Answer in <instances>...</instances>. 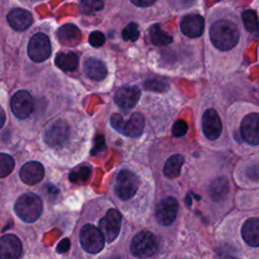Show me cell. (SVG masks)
Returning <instances> with one entry per match:
<instances>
[{
  "instance_id": "cell-13",
  "label": "cell",
  "mask_w": 259,
  "mask_h": 259,
  "mask_svg": "<svg viewBox=\"0 0 259 259\" xmlns=\"http://www.w3.org/2000/svg\"><path fill=\"white\" fill-rule=\"evenodd\" d=\"M201 125L203 134L208 140L214 141L220 138L223 131L222 121L213 108H208L204 111L201 118Z\"/></svg>"
},
{
  "instance_id": "cell-32",
  "label": "cell",
  "mask_w": 259,
  "mask_h": 259,
  "mask_svg": "<svg viewBox=\"0 0 259 259\" xmlns=\"http://www.w3.org/2000/svg\"><path fill=\"white\" fill-rule=\"evenodd\" d=\"M159 0H128L130 5L133 8H137L139 10H147L150 8H154L158 4Z\"/></svg>"
},
{
  "instance_id": "cell-3",
  "label": "cell",
  "mask_w": 259,
  "mask_h": 259,
  "mask_svg": "<svg viewBox=\"0 0 259 259\" xmlns=\"http://www.w3.org/2000/svg\"><path fill=\"white\" fill-rule=\"evenodd\" d=\"M140 185L139 177L130 170H121L115 179L114 190L121 200H130L135 196Z\"/></svg>"
},
{
  "instance_id": "cell-1",
  "label": "cell",
  "mask_w": 259,
  "mask_h": 259,
  "mask_svg": "<svg viewBox=\"0 0 259 259\" xmlns=\"http://www.w3.org/2000/svg\"><path fill=\"white\" fill-rule=\"evenodd\" d=\"M14 209L20 220L26 223H32L40 217L42 202L36 194L24 193L17 198Z\"/></svg>"
},
{
  "instance_id": "cell-18",
  "label": "cell",
  "mask_w": 259,
  "mask_h": 259,
  "mask_svg": "<svg viewBox=\"0 0 259 259\" xmlns=\"http://www.w3.org/2000/svg\"><path fill=\"white\" fill-rule=\"evenodd\" d=\"M244 241L251 247H259V219H248L241 230Z\"/></svg>"
},
{
  "instance_id": "cell-23",
  "label": "cell",
  "mask_w": 259,
  "mask_h": 259,
  "mask_svg": "<svg viewBox=\"0 0 259 259\" xmlns=\"http://www.w3.org/2000/svg\"><path fill=\"white\" fill-rule=\"evenodd\" d=\"M183 162H184V158L181 155L176 154L171 156L164 165V169H163L164 175L168 178H176L180 174V170Z\"/></svg>"
},
{
  "instance_id": "cell-5",
  "label": "cell",
  "mask_w": 259,
  "mask_h": 259,
  "mask_svg": "<svg viewBox=\"0 0 259 259\" xmlns=\"http://www.w3.org/2000/svg\"><path fill=\"white\" fill-rule=\"evenodd\" d=\"M104 237L101 231L93 225H85L80 232L82 248L91 254L100 252L104 247Z\"/></svg>"
},
{
  "instance_id": "cell-6",
  "label": "cell",
  "mask_w": 259,
  "mask_h": 259,
  "mask_svg": "<svg viewBox=\"0 0 259 259\" xmlns=\"http://www.w3.org/2000/svg\"><path fill=\"white\" fill-rule=\"evenodd\" d=\"M70 127L64 120H56L50 123L45 131V142L52 148H61L69 138Z\"/></svg>"
},
{
  "instance_id": "cell-30",
  "label": "cell",
  "mask_w": 259,
  "mask_h": 259,
  "mask_svg": "<svg viewBox=\"0 0 259 259\" xmlns=\"http://www.w3.org/2000/svg\"><path fill=\"white\" fill-rule=\"evenodd\" d=\"M90 174H91L90 167H81V168L71 172L69 178H70L71 182H83L89 178Z\"/></svg>"
},
{
  "instance_id": "cell-8",
  "label": "cell",
  "mask_w": 259,
  "mask_h": 259,
  "mask_svg": "<svg viewBox=\"0 0 259 259\" xmlns=\"http://www.w3.org/2000/svg\"><path fill=\"white\" fill-rule=\"evenodd\" d=\"M179 28L181 33L189 38L199 37L205 28L204 17L199 13L184 14L180 19Z\"/></svg>"
},
{
  "instance_id": "cell-4",
  "label": "cell",
  "mask_w": 259,
  "mask_h": 259,
  "mask_svg": "<svg viewBox=\"0 0 259 259\" xmlns=\"http://www.w3.org/2000/svg\"><path fill=\"white\" fill-rule=\"evenodd\" d=\"M157 240L155 236L148 232L142 231L138 233L132 240L131 251L138 258H149L157 251Z\"/></svg>"
},
{
  "instance_id": "cell-25",
  "label": "cell",
  "mask_w": 259,
  "mask_h": 259,
  "mask_svg": "<svg viewBox=\"0 0 259 259\" xmlns=\"http://www.w3.org/2000/svg\"><path fill=\"white\" fill-rule=\"evenodd\" d=\"M229 183L226 178L220 177L212 181L210 185V195L214 200L224 199L229 193Z\"/></svg>"
},
{
  "instance_id": "cell-35",
  "label": "cell",
  "mask_w": 259,
  "mask_h": 259,
  "mask_svg": "<svg viewBox=\"0 0 259 259\" xmlns=\"http://www.w3.org/2000/svg\"><path fill=\"white\" fill-rule=\"evenodd\" d=\"M69 249H70V241H69V239H67V238H65V239H63L62 241H60V243L58 244V246H57V248H56L57 252L60 253V254L66 253Z\"/></svg>"
},
{
  "instance_id": "cell-20",
  "label": "cell",
  "mask_w": 259,
  "mask_h": 259,
  "mask_svg": "<svg viewBox=\"0 0 259 259\" xmlns=\"http://www.w3.org/2000/svg\"><path fill=\"white\" fill-rule=\"evenodd\" d=\"M84 71L86 75L94 81H101L107 75V68L105 64L95 58H89L85 61Z\"/></svg>"
},
{
  "instance_id": "cell-15",
  "label": "cell",
  "mask_w": 259,
  "mask_h": 259,
  "mask_svg": "<svg viewBox=\"0 0 259 259\" xmlns=\"http://www.w3.org/2000/svg\"><path fill=\"white\" fill-rule=\"evenodd\" d=\"M22 246L14 235H5L0 238V258L15 259L21 255Z\"/></svg>"
},
{
  "instance_id": "cell-9",
  "label": "cell",
  "mask_w": 259,
  "mask_h": 259,
  "mask_svg": "<svg viewBox=\"0 0 259 259\" xmlns=\"http://www.w3.org/2000/svg\"><path fill=\"white\" fill-rule=\"evenodd\" d=\"M121 214L114 208L109 209L99 221V230L107 243L113 242L120 231Z\"/></svg>"
},
{
  "instance_id": "cell-7",
  "label": "cell",
  "mask_w": 259,
  "mask_h": 259,
  "mask_svg": "<svg viewBox=\"0 0 259 259\" xmlns=\"http://www.w3.org/2000/svg\"><path fill=\"white\" fill-rule=\"evenodd\" d=\"M51 42L47 34L35 33L29 40L27 53L29 58L36 63L46 61L51 56Z\"/></svg>"
},
{
  "instance_id": "cell-10",
  "label": "cell",
  "mask_w": 259,
  "mask_h": 259,
  "mask_svg": "<svg viewBox=\"0 0 259 259\" xmlns=\"http://www.w3.org/2000/svg\"><path fill=\"white\" fill-rule=\"evenodd\" d=\"M13 114L20 119H24L30 115L33 110V99L31 95L24 90L17 91L10 102Z\"/></svg>"
},
{
  "instance_id": "cell-29",
  "label": "cell",
  "mask_w": 259,
  "mask_h": 259,
  "mask_svg": "<svg viewBox=\"0 0 259 259\" xmlns=\"http://www.w3.org/2000/svg\"><path fill=\"white\" fill-rule=\"evenodd\" d=\"M197 2L198 0H167V3L169 4L170 8L176 11H183L192 8L196 5Z\"/></svg>"
},
{
  "instance_id": "cell-12",
  "label": "cell",
  "mask_w": 259,
  "mask_h": 259,
  "mask_svg": "<svg viewBox=\"0 0 259 259\" xmlns=\"http://www.w3.org/2000/svg\"><path fill=\"white\" fill-rule=\"evenodd\" d=\"M178 211V201L172 196H167L163 198L156 206L155 215L159 224L163 226L171 225Z\"/></svg>"
},
{
  "instance_id": "cell-24",
  "label": "cell",
  "mask_w": 259,
  "mask_h": 259,
  "mask_svg": "<svg viewBox=\"0 0 259 259\" xmlns=\"http://www.w3.org/2000/svg\"><path fill=\"white\" fill-rule=\"evenodd\" d=\"M240 17L244 28L248 32H256L259 29V18L255 10L246 9L241 13Z\"/></svg>"
},
{
  "instance_id": "cell-19",
  "label": "cell",
  "mask_w": 259,
  "mask_h": 259,
  "mask_svg": "<svg viewBox=\"0 0 259 259\" xmlns=\"http://www.w3.org/2000/svg\"><path fill=\"white\" fill-rule=\"evenodd\" d=\"M57 36L61 44L72 47L76 46L81 40V31L76 25L72 23H67L62 25L58 29Z\"/></svg>"
},
{
  "instance_id": "cell-27",
  "label": "cell",
  "mask_w": 259,
  "mask_h": 259,
  "mask_svg": "<svg viewBox=\"0 0 259 259\" xmlns=\"http://www.w3.org/2000/svg\"><path fill=\"white\" fill-rule=\"evenodd\" d=\"M14 168L13 158L5 153H0V178L6 177Z\"/></svg>"
},
{
  "instance_id": "cell-26",
  "label": "cell",
  "mask_w": 259,
  "mask_h": 259,
  "mask_svg": "<svg viewBox=\"0 0 259 259\" xmlns=\"http://www.w3.org/2000/svg\"><path fill=\"white\" fill-rule=\"evenodd\" d=\"M104 8L102 0H80V9L84 14H92Z\"/></svg>"
},
{
  "instance_id": "cell-11",
  "label": "cell",
  "mask_w": 259,
  "mask_h": 259,
  "mask_svg": "<svg viewBox=\"0 0 259 259\" xmlns=\"http://www.w3.org/2000/svg\"><path fill=\"white\" fill-rule=\"evenodd\" d=\"M240 133L243 140L249 145H259V113L247 114L241 121Z\"/></svg>"
},
{
  "instance_id": "cell-2",
  "label": "cell",
  "mask_w": 259,
  "mask_h": 259,
  "mask_svg": "<svg viewBox=\"0 0 259 259\" xmlns=\"http://www.w3.org/2000/svg\"><path fill=\"white\" fill-rule=\"evenodd\" d=\"M110 124L123 136L128 138H139L143 134L145 119L139 112L133 113L127 120H124L119 113H114L110 117Z\"/></svg>"
},
{
  "instance_id": "cell-17",
  "label": "cell",
  "mask_w": 259,
  "mask_h": 259,
  "mask_svg": "<svg viewBox=\"0 0 259 259\" xmlns=\"http://www.w3.org/2000/svg\"><path fill=\"white\" fill-rule=\"evenodd\" d=\"M7 21L15 30H24L31 24L32 16L25 9L15 8L7 14Z\"/></svg>"
},
{
  "instance_id": "cell-33",
  "label": "cell",
  "mask_w": 259,
  "mask_h": 259,
  "mask_svg": "<svg viewBox=\"0 0 259 259\" xmlns=\"http://www.w3.org/2000/svg\"><path fill=\"white\" fill-rule=\"evenodd\" d=\"M188 130V125L187 122L183 119H178L177 121H175V123L173 124L172 127V135L176 138H180L183 137Z\"/></svg>"
},
{
  "instance_id": "cell-37",
  "label": "cell",
  "mask_w": 259,
  "mask_h": 259,
  "mask_svg": "<svg viewBox=\"0 0 259 259\" xmlns=\"http://www.w3.org/2000/svg\"><path fill=\"white\" fill-rule=\"evenodd\" d=\"M4 122H5V113L3 109L0 107V128L3 126Z\"/></svg>"
},
{
  "instance_id": "cell-36",
  "label": "cell",
  "mask_w": 259,
  "mask_h": 259,
  "mask_svg": "<svg viewBox=\"0 0 259 259\" xmlns=\"http://www.w3.org/2000/svg\"><path fill=\"white\" fill-rule=\"evenodd\" d=\"M105 144H104V139L102 136H98L96 137V140H95V147L94 149L92 150V154H95L99 151H101L103 148H104Z\"/></svg>"
},
{
  "instance_id": "cell-16",
  "label": "cell",
  "mask_w": 259,
  "mask_h": 259,
  "mask_svg": "<svg viewBox=\"0 0 259 259\" xmlns=\"http://www.w3.org/2000/svg\"><path fill=\"white\" fill-rule=\"evenodd\" d=\"M44 174L45 171L42 165L36 161H29L25 163L19 171V176L21 180L28 185L38 183L42 179Z\"/></svg>"
},
{
  "instance_id": "cell-31",
  "label": "cell",
  "mask_w": 259,
  "mask_h": 259,
  "mask_svg": "<svg viewBox=\"0 0 259 259\" xmlns=\"http://www.w3.org/2000/svg\"><path fill=\"white\" fill-rule=\"evenodd\" d=\"M145 87L147 90H152V91H159L163 92L167 90L168 84L164 80L160 79H151L145 82Z\"/></svg>"
},
{
  "instance_id": "cell-21",
  "label": "cell",
  "mask_w": 259,
  "mask_h": 259,
  "mask_svg": "<svg viewBox=\"0 0 259 259\" xmlns=\"http://www.w3.org/2000/svg\"><path fill=\"white\" fill-rule=\"evenodd\" d=\"M56 65L63 71H74L79 63L78 56L73 52L59 53L55 59Z\"/></svg>"
},
{
  "instance_id": "cell-22",
  "label": "cell",
  "mask_w": 259,
  "mask_h": 259,
  "mask_svg": "<svg viewBox=\"0 0 259 259\" xmlns=\"http://www.w3.org/2000/svg\"><path fill=\"white\" fill-rule=\"evenodd\" d=\"M149 34H150L152 44L158 47L168 46L173 41L172 35H170L168 32L163 30L159 23H155L150 27Z\"/></svg>"
},
{
  "instance_id": "cell-34",
  "label": "cell",
  "mask_w": 259,
  "mask_h": 259,
  "mask_svg": "<svg viewBox=\"0 0 259 259\" xmlns=\"http://www.w3.org/2000/svg\"><path fill=\"white\" fill-rule=\"evenodd\" d=\"M88 40H89V44L92 47L99 48V47H101L105 42V36H104V34L101 31L95 30V31H92L89 34Z\"/></svg>"
},
{
  "instance_id": "cell-14",
  "label": "cell",
  "mask_w": 259,
  "mask_h": 259,
  "mask_svg": "<svg viewBox=\"0 0 259 259\" xmlns=\"http://www.w3.org/2000/svg\"><path fill=\"white\" fill-rule=\"evenodd\" d=\"M141 97V90L137 86H124L120 87L114 93L115 103L123 109H130L134 107Z\"/></svg>"
},
{
  "instance_id": "cell-28",
  "label": "cell",
  "mask_w": 259,
  "mask_h": 259,
  "mask_svg": "<svg viewBox=\"0 0 259 259\" xmlns=\"http://www.w3.org/2000/svg\"><path fill=\"white\" fill-rule=\"evenodd\" d=\"M140 36L139 25L136 22H130L122 29V37L124 40L136 41Z\"/></svg>"
}]
</instances>
